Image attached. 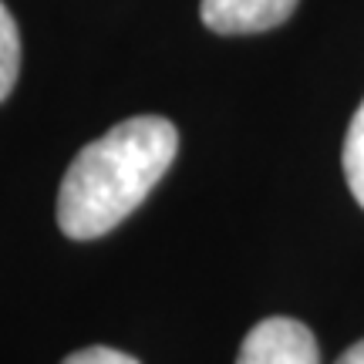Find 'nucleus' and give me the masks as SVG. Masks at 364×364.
I'll list each match as a JSON object with an SVG mask.
<instances>
[{"instance_id": "nucleus-4", "label": "nucleus", "mask_w": 364, "mask_h": 364, "mask_svg": "<svg viewBox=\"0 0 364 364\" xmlns=\"http://www.w3.org/2000/svg\"><path fill=\"white\" fill-rule=\"evenodd\" d=\"M341 162H344L348 189H351V196L358 199V206L364 209V102L358 105L351 125H348V139H344Z\"/></svg>"}, {"instance_id": "nucleus-3", "label": "nucleus", "mask_w": 364, "mask_h": 364, "mask_svg": "<svg viewBox=\"0 0 364 364\" xmlns=\"http://www.w3.org/2000/svg\"><path fill=\"white\" fill-rule=\"evenodd\" d=\"M297 0H199V17L216 34H260L284 24Z\"/></svg>"}, {"instance_id": "nucleus-5", "label": "nucleus", "mask_w": 364, "mask_h": 364, "mask_svg": "<svg viewBox=\"0 0 364 364\" xmlns=\"http://www.w3.org/2000/svg\"><path fill=\"white\" fill-rule=\"evenodd\" d=\"M21 75V31L7 4L0 0V102L7 98Z\"/></svg>"}, {"instance_id": "nucleus-7", "label": "nucleus", "mask_w": 364, "mask_h": 364, "mask_svg": "<svg viewBox=\"0 0 364 364\" xmlns=\"http://www.w3.org/2000/svg\"><path fill=\"white\" fill-rule=\"evenodd\" d=\"M334 364H364V341H358V344H351L348 351L341 354Z\"/></svg>"}, {"instance_id": "nucleus-2", "label": "nucleus", "mask_w": 364, "mask_h": 364, "mask_svg": "<svg viewBox=\"0 0 364 364\" xmlns=\"http://www.w3.org/2000/svg\"><path fill=\"white\" fill-rule=\"evenodd\" d=\"M236 364H321L314 331L294 317H267L250 327Z\"/></svg>"}, {"instance_id": "nucleus-6", "label": "nucleus", "mask_w": 364, "mask_h": 364, "mask_svg": "<svg viewBox=\"0 0 364 364\" xmlns=\"http://www.w3.org/2000/svg\"><path fill=\"white\" fill-rule=\"evenodd\" d=\"M61 364H139V358H132L125 351H115V348H105V344H95V348L68 354Z\"/></svg>"}, {"instance_id": "nucleus-1", "label": "nucleus", "mask_w": 364, "mask_h": 364, "mask_svg": "<svg viewBox=\"0 0 364 364\" xmlns=\"http://www.w3.org/2000/svg\"><path fill=\"white\" fill-rule=\"evenodd\" d=\"M179 152V132L162 115L118 122L71 159L58 189V226L71 240L112 233L145 203Z\"/></svg>"}]
</instances>
